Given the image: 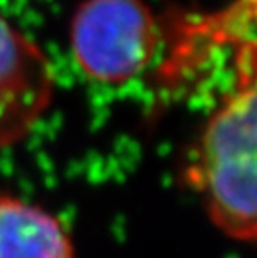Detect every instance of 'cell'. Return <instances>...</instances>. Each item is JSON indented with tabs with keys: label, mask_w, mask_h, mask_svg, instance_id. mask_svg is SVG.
<instances>
[{
	"label": "cell",
	"mask_w": 257,
	"mask_h": 258,
	"mask_svg": "<svg viewBox=\"0 0 257 258\" xmlns=\"http://www.w3.org/2000/svg\"><path fill=\"white\" fill-rule=\"evenodd\" d=\"M255 60L236 69L229 90L204 125L185 175L205 213L226 237L254 243L257 235Z\"/></svg>",
	"instance_id": "cell-1"
},
{
	"label": "cell",
	"mask_w": 257,
	"mask_h": 258,
	"mask_svg": "<svg viewBox=\"0 0 257 258\" xmlns=\"http://www.w3.org/2000/svg\"><path fill=\"white\" fill-rule=\"evenodd\" d=\"M161 35L144 0H85L70 24V52L89 80L122 85L147 72Z\"/></svg>",
	"instance_id": "cell-2"
},
{
	"label": "cell",
	"mask_w": 257,
	"mask_h": 258,
	"mask_svg": "<svg viewBox=\"0 0 257 258\" xmlns=\"http://www.w3.org/2000/svg\"><path fill=\"white\" fill-rule=\"evenodd\" d=\"M54 93L56 74L45 52L0 15V148L27 139Z\"/></svg>",
	"instance_id": "cell-3"
},
{
	"label": "cell",
	"mask_w": 257,
	"mask_h": 258,
	"mask_svg": "<svg viewBox=\"0 0 257 258\" xmlns=\"http://www.w3.org/2000/svg\"><path fill=\"white\" fill-rule=\"evenodd\" d=\"M0 258H77L67 227L52 212L0 194Z\"/></svg>",
	"instance_id": "cell-4"
}]
</instances>
